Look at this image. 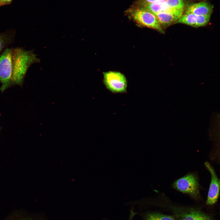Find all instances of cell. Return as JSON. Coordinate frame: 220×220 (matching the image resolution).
Instances as JSON below:
<instances>
[{"label":"cell","instance_id":"obj_1","mask_svg":"<svg viewBox=\"0 0 220 220\" xmlns=\"http://www.w3.org/2000/svg\"><path fill=\"white\" fill-rule=\"evenodd\" d=\"M34 50L22 47L7 48L0 54V82L2 92L11 84L21 85L27 71L40 59Z\"/></svg>","mask_w":220,"mask_h":220},{"label":"cell","instance_id":"obj_2","mask_svg":"<svg viewBox=\"0 0 220 220\" xmlns=\"http://www.w3.org/2000/svg\"><path fill=\"white\" fill-rule=\"evenodd\" d=\"M103 82L105 88L114 94L127 92V81L123 73L116 71H108L103 73Z\"/></svg>","mask_w":220,"mask_h":220},{"label":"cell","instance_id":"obj_3","mask_svg":"<svg viewBox=\"0 0 220 220\" xmlns=\"http://www.w3.org/2000/svg\"><path fill=\"white\" fill-rule=\"evenodd\" d=\"M172 186L175 189L198 199L200 196L199 185L197 176L190 173L176 180Z\"/></svg>","mask_w":220,"mask_h":220},{"label":"cell","instance_id":"obj_4","mask_svg":"<svg viewBox=\"0 0 220 220\" xmlns=\"http://www.w3.org/2000/svg\"><path fill=\"white\" fill-rule=\"evenodd\" d=\"M130 13L133 20L139 24L165 33L156 16L149 11L142 8L132 9Z\"/></svg>","mask_w":220,"mask_h":220},{"label":"cell","instance_id":"obj_5","mask_svg":"<svg viewBox=\"0 0 220 220\" xmlns=\"http://www.w3.org/2000/svg\"><path fill=\"white\" fill-rule=\"evenodd\" d=\"M142 5V8L153 14L171 9L185 7L184 0H166L156 3H143Z\"/></svg>","mask_w":220,"mask_h":220},{"label":"cell","instance_id":"obj_6","mask_svg":"<svg viewBox=\"0 0 220 220\" xmlns=\"http://www.w3.org/2000/svg\"><path fill=\"white\" fill-rule=\"evenodd\" d=\"M184 8L171 9L154 14L164 29L171 24H174L183 14Z\"/></svg>","mask_w":220,"mask_h":220},{"label":"cell","instance_id":"obj_7","mask_svg":"<svg viewBox=\"0 0 220 220\" xmlns=\"http://www.w3.org/2000/svg\"><path fill=\"white\" fill-rule=\"evenodd\" d=\"M204 164L211 176L207 203L208 205H212L217 202L219 196L220 181L211 165L207 162H205Z\"/></svg>","mask_w":220,"mask_h":220},{"label":"cell","instance_id":"obj_8","mask_svg":"<svg viewBox=\"0 0 220 220\" xmlns=\"http://www.w3.org/2000/svg\"><path fill=\"white\" fill-rule=\"evenodd\" d=\"M211 15L198 16L193 14L185 13L174 23L182 24L194 28L204 27L207 24Z\"/></svg>","mask_w":220,"mask_h":220},{"label":"cell","instance_id":"obj_9","mask_svg":"<svg viewBox=\"0 0 220 220\" xmlns=\"http://www.w3.org/2000/svg\"><path fill=\"white\" fill-rule=\"evenodd\" d=\"M213 8V6L210 3L202 2L190 4L187 8L185 13L201 16L211 15Z\"/></svg>","mask_w":220,"mask_h":220},{"label":"cell","instance_id":"obj_10","mask_svg":"<svg viewBox=\"0 0 220 220\" xmlns=\"http://www.w3.org/2000/svg\"><path fill=\"white\" fill-rule=\"evenodd\" d=\"M179 220H212L207 215L198 210H189L182 212L179 215Z\"/></svg>","mask_w":220,"mask_h":220},{"label":"cell","instance_id":"obj_11","mask_svg":"<svg viewBox=\"0 0 220 220\" xmlns=\"http://www.w3.org/2000/svg\"><path fill=\"white\" fill-rule=\"evenodd\" d=\"M16 32L14 30L0 32V54L15 41Z\"/></svg>","mask_w":220,"mask_h":220},{"label":"cell","instance_id":"obj_12","mask_svg":"<svg viewBox=\"0 0 220 220\" xmlns=\"http://www.w3.org/2000/svg\"><path fill=\"white\" fill-rule=\"evenodd\" d=\"M145 220H175L172 216L153 212L148 214L146 216Z\"/></svg>","mask_w":220,"mask_h":220},{"label":"cell","instance_id":"obj_13","mask_svg":"<svg viewBox=\"0 0 220 220\" xmlns=\"http://www.w3.org/2000/svg\"><path fill=\"white\" fill-rule=\"evenodd\" d=\"M166 0H143V3H153L163 1Z\"/></svg>","mask_w":220,"mask_h":220},{"label":"cell","instance_id":"obj_14","mask_svg":"<svg viewBox=\"0 0 220 220\" xmlns=\"http://www.w3.org/2000/svg\"><path fill=\"white\" fill-rule=\"evenodd\" d=\"M12 0H0V6L9 4Z\"/></svg>","mask_w":220,"mask_h":220},{"label":"cell","instance_id":"obj_15","mask_svg":"<svg viewBox=\"0 0 220 220\" xmlns=\"http://www.w3.org/2000/svg\"><path fill=\"white\" fill-rule=\"evenodd\" d=\"M129 220H131V219H129Z\"/></svg>","mask_w":220,"mask_h":220}]
</instances>
